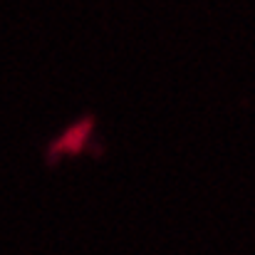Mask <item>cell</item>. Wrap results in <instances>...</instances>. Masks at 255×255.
<instances>
[{"label": "cell", "mask_w": 255, "mask_h": 255, "mask_svg": "<svg viewBox=\"0 0 255 255\" xmlns=\"http://www.w3.org/2000/svg\"><path fill=\"white\" fill-rule=\"evenodd\" d=\"M104 146L97 136V114L87 112L80 119H75L62 134L47 141L45 146V166L55 169L65 159H77V156H102Z\"/></svg>", "instance_id": "cell-1"}]
</instances>
